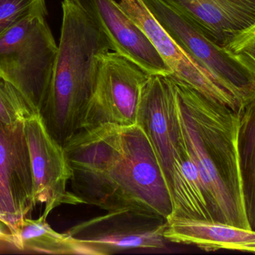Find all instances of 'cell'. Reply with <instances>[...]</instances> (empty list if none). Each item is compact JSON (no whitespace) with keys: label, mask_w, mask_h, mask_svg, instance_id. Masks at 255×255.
Returning <instances> with one entry per match:
<instances>
[{"label":"cell","mask_w":255,"mask_h":255,"mask_svg":"<svg viewBox=\"0 0 255 255\" xmlns=\"http://www.w3.org/2000/svg\"><path fill=\"white\" fill-rule=\"evenodd\" d=\"M177 108L181 129L187 147L197 167L208 208L213 218L215 221L231 226L253 229L247 214L240 208L235 202L218 169L208 155L197 130L181 105L178 94Z\"/></svg>","instance_id":"4fadbf2b"},{"label":"cell","mask_w":255,"mask_h":255,"mask_svg":"<svg viewBox=\"0 0 255 255\" xmlns=\"http://www.w3.org/2000/svg\"><path fill=\"white\" fill-rule=\"evenodd\" d=\"M0 205L2 223L11 233L35 207L24 123L8 126L0 122Z\"/></svg>","instance_id":"30bf717a"},{"label":"cell","mask_w":255,"mask_h":255,"mask_svg":"<svg viewBox=\"0 0 255 255\" xmlns=\"http://www.w3.org/2000/svg\"><path fill=\"white\" fill-rule=\"evenodd\" d=\"M223 47L255 22V0H163Z\"/></svg>","instance_id":"5bb4252c"},{"label":"cell","mask_w":255,"mask_h":255,"mask_svg":"<svg viewBox=\"0 0 255 255\" xmlns=\"http://www.w3.org/2000/svg\"><path fill=\"white\" fill-rule=\"evenodd\" d=\"M166 221L131 213H108L75 226L68 233L80 239L92 255L115 254L134 249L164 248Z\"/></svg>","instance_id":"8fae6325"},{"label":"cell","mask_w":255,"mask_h":255,"mask_svg":"<svg viewBox=\"0 0 255 255\" xmlns=\"http://www.w3.org/2000/svg\"><path fill=\"white\" fill-rule=\"evenodd\" d=\"M31 157L34 204L44 205L43 217L62 205H79L81 201L67 184L72 169L64 147L49 134L41 117L33 115L24 122Z\"/></svg>","instance_id":"ba28073f"},{"label":"cell","mask_w":255,"mask_h":255,"mask_svg":"<svg viewBox=\"0 0 255 255\" xmlns=\"http://www.w3.org/2000/svg\"><path fill=\"white\" fill-rule=\"evenodd\" d=\"M47 10L45 0H0V36L30 13Z\"/></svg>","instance_id":"ffe728a7"},{"label":"cell","mask_w":255,"mask_h":255,"mask_svg":"<svg viewBox=\"0 0 255 255\" xmlns=\"http://www.w3.org/2000/svg\"><path fill=\"white\" fill-rule=\"evenodd\" d=\"M149 76L137 64L115 51L104 54L95 91L81 130L103 124H136L141 90Z\"/></svg>","instance_id":"52a82bcc"},{"label":"cell","mask_w":255,"mask_h":255,"mask_svg":"<svg viewBox=\"0 0 255 255\" xmlns=\"http://www.w3.org/2000/svg\"><path fill=\"white\" fill-rule=\"evenodd\" d=\"M240 163L246 211L252 229H255V97L241 111Z\"/></svg>","instance_id":"e0dca14e"},{"label":"cell","mask_w":255,"mask_h":255,"mask_svg":"<svg viewBox=\"0 0 255 255\" xmlns=\"http://www.w3.org/2000/svg\"><path fill=\"white\" fill-rule=\"evenodd\" d=\"M72 193L108 213L167 221L172 200L154 148L142 127L103 124L82 130L64 145Z\"/></svg>","instance_id":"6da1fadb"},{"label":"cell","mask_w":255,"mask_h":255,"mask_svg":"<svg viewBox=\"0 0 255 255\" xmlns=\"http://www.w3.org/2000/svg\"><path fill=\"white\" fill-rule=\"evenodd\" d=\"M255 79V22L223 46Z\"/></svg>","instance_id":"d6986e66"},{"label":"cell","mask_w":255,"mask_h":255,"mask_svg":"<svg viewBox=\"0 0 255 255\" xmlns=\"http://www.w3.org/2000/svg\"><path fill=\"white\" fill-rule=\"evenodd\" d=\"M172 79L180 102L197 130L208 155L235 202L247 214L240 163L241 112L214 103L185 84Z\"/></svg>","instance_id":"5b68a950"},{"label":"cell","mask_w":255,"mask_h":255,"mask_svg":"<svg viewBox=\"0 0 255 255\" xmlns=\"http://www.w3.org/2000/svg\"><path fill=\"white\" fill-rule=\"evenodd\" d=\"M47 10L30 13L0 36V75L40 115L58 52Z\"/></svg>","instance_id":"277c9868"},{"label":"cell","mask_w":255,"mask_h":255,"mask_svg":"<svg viewBox=\"0 0 255 255\" xmlns=\"http://www.w3.org/2000/svg\"><path fill=\"white\" fill-rule=\"evenodd\" d=\"M142 1L171 37L242 107L255 97L254 77L224 48L163 0Z\"/></svg>","instance_id":"8992f818"},{"label":"cell","mask_w":255,"mask_h":255,"mask_svg":"<svg viewBox=\"0 0 255 255\" xmlns=\"http://www.w3.org/2000/svg\"><path fill=\"white\" fill-rule=\"evenodd\" d=\"M58 52L40 117L60 145L80 131L95 91L101 57L112 50L102 30L76 0H62Z\"/></svg>","instance_id":"7a4b0ae2"},{"label":"cell","mask_w":255,"mask_h":255,"mask_svg":"<svg viewBox=\"0 0 255 255\" xmlns=\"http://www.w3.org/2000/svg\"><path fill=\"white\" fill-rule=\"evenodd\" d=\"M34 115L35 112L22 94L0 75V122L13 126L25 122Z\"/></svg>","instance_id":"ac0fdd59"},{"label":"cell","mask_w":255,"mask_h":255,"mask_svg":"<svg viewBox=\"0 0 255 255\" xmlns=\"http://www.w3.org/2000/svg\"><path fill=\"white\" fill-rule=\"evenodd\" d=\"M1 224H3V223H1V221H0V226H1ZM3 225H4V224H3Z\"/></svg>","instance_id":"603a6c76"},{"label":"cell","mask_w":255,"mask_h":255,"mask_svg":"<svg viewBox=\"0 0 255 255\" xmlns=\"http://www.w3.org/2000/svg\"><path fill=\"white\" fill-rule=\"evenodd\" d=\"M19 252L16 245L14 235L10 231L5 232L2 226H0V253Z\"/></svg>","instance_id":"44dd1931"},{"label":"cell","mask_w":255,"mask_h":255,"mask_svg":"<svg viewBox=\"0 0 255 255\" xmlns=\"http://www.w3.org/2000/svg\"><path fill=\"white\" fill-rule=\"evenodd\" d=\"M165 239L174 244L194 246L206 252L219 250L255 253V230L215 220L175 218L166 221Z\"/></svg>","instance_id":"9a60e30c"},{"label":"cell","mask_w":255,"mask_h":255,"mask_svg":"<svg viewBox=\"0 0 255 255\" xmlns=\"http://www.w3.org/2000/svg\"><path fill=\"white\" fill-rule=\"evenodd\" d=\"M120 4L151 40L171 77L194 89L214 103L240 112L242 106L189 55L157 22L142 0H121Z\"/></svg>","instance_id":"9c48e42d"},{"label":"cell","mask_w":255,"mask_h":255,"mask_svg":"<svg viewBox=\"0 0 255 255\" xmlns=\"http://www.w3.org/2000/svg\"><path fill=\"white\" fill-rule=\"evenodd\" d=\"M19 251L48 255H92L90 249L68 232L52 229L43 216L37 220L24 219L13 232Z\"/></svg>","instance_id":"2e32d148"},{"label":"cell","mask_w":255,"mask_h":255,"mask_svg":"<svg viewBox=\"0 0 255 255\" xmlns=\"http://www.w3.org/2000/svg\"><path fill=\"white\" fill-rule=\"evenodd\" d=\"M112 45V51L137 64L150 75L171 76L146 34L115 0H76Z\"/></svg>","instance_id":"7c38bea8"},{"label":"cell","mask_w":255,"mask_h":255,"mask_svg":"<svg viewBox=\"0 0 255 255\" xmlns=\"http://www.w3.org/2000/svg\"><path fill=\"white\" fill-rule=\"evenodd\" d=\"M3 220V211L2 208H1V205H0V221L2 223Z\"/></svg>","instance_id":"7402d4cb"},{"label":"cell","mask_w":255,"mask_h":255,"mask_svg":"<svg viewBox=\"0 0 255 255\" xmlns=\"http://www.w3.org/2000/svg\"><path fill=\"white\" fill-rule=\"evenodd\" d=\"M136 124L146 133L169 188L171 217L198 218L205 201L199 187L184 175L182 160L187 142L177 108V94L171 76L150 75L141 90Z\"/></svg>","instance_id":"3957f363"}]
</instances>
